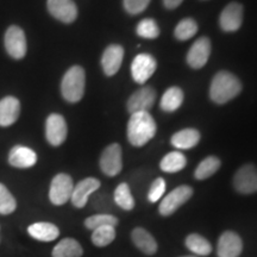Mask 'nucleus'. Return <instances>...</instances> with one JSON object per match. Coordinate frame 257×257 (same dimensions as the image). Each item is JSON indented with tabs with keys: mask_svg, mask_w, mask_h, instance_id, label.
Listing matches in <instances>:
<instances>
[{
	"mask_svg": "<svg viewBox=\"0 0 257 257\" xmlns=\"http://www.w3.org/2000/svg\"><path fill=\"white\" fill-rule=\"evenodd\" d=\"M156 123L149 112H136L127 124V140L134 147H143L156 135Z\"/></svg>",
	"mask_w": 257,
	"mask_h": 257,
	"instance_id": "1",
	"label": "nucleus"
},
{
	"mask_svg": "<svg viewBox=\"0 0 257 257\" xmlns=\"http://www.w3.org/2000/svg\"><path fill=\"white\" fill-rule=\"evenodd\" d=\"M242 91V83L230 72H219L211 82L210 98L218 105H223L236 98Z\"/></svg>",
	"mask_w": 257,
	"mask_h": 257,
	"instance_id": "2",
	"label": "nucleus"
},
{
	"mask_svg": "<svg viewBox=\"0 0 257 257\" xmlns=\"http://www.w3.org/2000/svg\"><path fill=\"white\" fill-rule=\"evenodd\" d=\"M86 75L82 67L74 66L64 74L61 82V93L69 102H78L85 93Z\"/></svg>",
	"mask_w": 257,
	"mask_h": 257,
	"instance_id": "3",
	"label": "nucleus"
},
{
	"mask_svg": "<svg viewBox=\"0 0 257 257\" xmlns=\"http://www.w3.org/2000/svg\"><path fill=\"white\" fill-rule=\"evenodd\" d=\"M193 195V189L187 185L179 186L175 189H173L165 199L161 201L159 211L161 216L168 217L173 214L178 208L187 202Z\"/></svg>",
	"mask_w": 257,
	"mask_h": 257,
	"instance_id": "4",
	"label": "nucleus"
},
{
	"mask_svg": "<svg viewBox=\"0 0 257 257\" xmlns=\"http://www.w3.org/2000/svg\"><path fill=\"white\" fill-rule=\"evenodd\" d=\"M74 189L73 180L69 175L57 174L55 178L53 179L49 189V199L56 206L66 204L67 201L72 198V193Z\"/></svg>",
	"mask_w": 257,
	"mask_h": 257,
	"instance_id": "5",
	"label": "nucleus"
},
{
	"mask_svg": "<svg viewBox=\"0 0 257 257\" xmlns=\"http://www.w3.org/2000/svg\"><path fill=\"white\" fill-rule=\"evenodd\" d=\"M5 48L8 54L16 60L23 59L27 54V38L24 31L17 25H12L5 32Z\"/></svg>",
	"mask_w": 257,
	"mask_h": 257,
	"instance_id": "6",
	"label": "nucleus"
},
{
	"mask_svg": "<svg viewBox=\"0 0 257 257\" xmlns=\"http://www.w3.org/2000/svg\"><path fill=\"white\" fill-rule=\"evenodd\" d=\"M101 172L107 176H115L120 173L123 168V160H121V147L119 144L113 143L106 147L100 156Z\"/></svg>",
	"mask_w": 257,
	"mask_h": 257,
	"instance_id": "7",
	"label": "nucleus"
},
{
	"mask_svg": "<svg viewBox=\"0 0 257 257\" xmlns=\"http://www.w3.org/2000/svg\"><path fill=\"white\" fill-rule=\"evenodd\" d=\"M234 189L240 194H252L257 192V168L245 165L237 170L233 176Z\"/></svg>",
	"mask_w": 257,
	"mask_h": 257,
	"instance_id": "8",
	"label": "nucleus"
},
{
	"mask_svg": "<svg viewBox=\"0 0 257 257\" xmlns=\"http://www.w3.org/2000/svg\"><path fill=\"white\" fill-rule=\"evenodd\" d=\"M157 68L155 57L150 54H140L135 57L131 64V75L138 83H144L153 76Z\"/></svg>",
	"mask_w": 257,
	"mask_h": 257,
	"instance_id": "9",
	"label": "nucleus"
},
{
	"mask_svg": "<svg viewBox=\"0 0 257 257\" xmlns=\"http://www.w3.org/2000/svg\"><path fill=\"white\" fill-rule=\"evenodd\" d=\"M156 100L155 89L150 86L137 89L127 100V110L131 114L136 112H148L153 107Z\"/></svg>",
	"mask_w": 257,
	"mask_h": 257,
	"instance_id": "10",
	"label": "nucleus"
},
{
	"mask_svg": "<svg viewBox=\"0 0 257 257\" xmlns=\"http://www.w3.org/2000/svg\"><path fill=\"white\" fill-rule=\"evenodd\" d=\"M68 128L64 118L61 114L53 113L47 118L46 136L47 141L53 147H59L67 138Z\"/></svg>",
	"mask_w": 257,
	"mask_h": 257,
	"instance_id": "11",
	"label": "nucleus"
},
{
	"mask_svg": "<svg viewBox=\"0 0 257 257\" xmlns=\"http://www.w3.org/2000/svg\"><path fill=\"white\" fill-rule=\"evenodd\" d=\"M48 11L62 23L70 24L78 17V8L73 0H48Z\"/></svg>",
	"mask_w": 257,
	"mask_h": 257,
	"instance_id": "12",
	"label": "nucleus"
},
{
	"mask_svg": "<svg viewBox=\"0 0 257 257\" xmlns=\"http://www.w3.org/2000/svg\"><path fill=\"white\" fill-rule=\"evenodd\" d=\"M211 54V42L207 37H200L193 43L187 53V63L194 69H200L207 63Z\"/></svg>",
	"mask_w": 257,
	"mask_h": 257,
	"instance_id": "13",
	"label": "nucleus"
},
{
	"mask_svg": "<svg viewBox=\"0 0 257 257\" xmlns=\"http://www.w3.org/2000/svg\"><path fill=\"white\" fill-rule=\"evenodd\" d=\"M243 23V6L238 3H230L225 6L219 17L221 30L225 32H234L242 27Z\"/></svg>",
	"mask_w": 257,
	"mask_h": 257,
	"instance_id": "14",
	"label": "nucleus"
},
{
	"mask_svg": "<svg viewBox=\"0 0 257 257\" xmlns=\"http://www.w3.org/2000/svg\"><path fill=\"white\" fill-rule=\"evenodd\" d=\"M100 187V181L95 178H86L81 180L78 185L74 186L72 193V204L76 208H82L87 204L88 198L91 197L92 193Z\"/></svg>",
	"mask_w": 257,
	"mask_h": 257,
	"instance_id": "15",
	"label": "nucleus"
},
{
	"mask_svg": "<svg viewBox=\"0 0 257 257\" xmlns=\"http://www.w3.org/2000/svg\"><path fill=\"white\" fill-rule=\"evenodd\" d=\"M242 250V239L236 232L225 231L219 237L217 245L218 257H238Z\"/></svg>",
	"mask_w": 257,
	"mask_h": 257,
	"instance_id": "16",
	"label": "nucleus"
},
{
	"mask_svg": "<svg viewBox=\"0 0 257 257\" xmlns=\"http://www.w3.org/2000/svg\"><path fill=\"white\" fill-rule=\"evenodd\" d=\"M124 49L119 44H111L106 48L101 56V67L107 76L114 75L123 62Z\"/></svg>",
	"mask_w": 257,
	"mask_h": 257,
	"instance_id": "17",
	"label": "nucleus"
},
{
	"mask_svg": "<svg viewBox=\"0 0 257 257\" xmlns=\"http://www.w3.org/2000/svg\"><path fill=\"white\" fill-rule=\"evenodd\" d=\"M37 155L34 150L28 147L16 146L9 154V163L15 168H31L36 165Z\"/></svg>",
	"mask_w": 257,
	"mask_h": 257,
	"instance_id": "18",
	"label": "nucleus"
},
{
	"mask_svg": "<svg viewBox=\"0 0 257 257\" xmlns=\"http://www.w3.org/2000/svg\"><path fill=\"white\" fill-rule=\"evenodd\" d=\"M21 114V102L15 96H6L0 100V126H10Z\"/></svg>",
	"mask_w": 257,
	"mask_h": 257,
	"instance_id": "19",
	"label": "nucleus"
},
{
	"mask_svg": "<svg viewBox=\"0 0 257 257\" xmlns=\"http://www.w3.org/2000/svg\"><path fill=\"white\" fill-rule=\"evenodd\" d=\"M28 233L32 238L41 240V242H51L55 240L60 234V230L56 225L51 223H35L28 227Z\"/></svg>",
	"mask_w": 257,
	"mask_h": 257,
	"instance_id": "20",
	"label": "nucleus"
},
{
	"mask_svg": "<svg viewBox=\"0 0 257 257\" xmlns=\"http://www.w3.org/2000/svg\"><path fill=\"white\" fill-rule=\"evenodd\" d=\"M131 238L135 245L146 255H154L157 251V243L152 233L148 232L143 227H136L131 233Z\"/></svg>",
	"mask_w": 257,
	"mask_h": 257,
	"instance_id": "21",
	"label": "nucleus"
},
{
	"mask_svg": "<svg viewBox=\"0 0 257 257\" xmlns=\"http://www.w3.org/2000/svg\"><path fill=\"white\" fill-rule=\"evenodd\" d=\"M200 141V133L195 128H184L173 135L172 144L176 149H192Z\"/></svg>",
	"mask_w": 257,
	"mask_h": 257,
	"instance_id": "22",
	"label": "nucleus"
},
{
	"mask_svg": "<svg viewBox=\"0 0 257 257\" xmlns=\"http://www.w3.org/2000/svg\"><path fill=\"white\" fill-rule=\"evenodd\" d=\"M82 246L74 238H64L53 249V257H81Z\"/></svg>",
	"mask_w": 257,
	"mask_h": 257,
	"instance_id": "23",
	"label": "nucleus"
},
{
	"mask_svg": "<svg viewBox=\"0 0 257 257\" xmlns=\"http://www.w3.org/2000/svg\"><path fill=\"white\" fill-rule=\"evenodd\" d=\"M184 102V92L179 87H170L165 92L160 101V106L163 111L174 112L180 108Z\"/></svg>",
	"mask_w": 257,
	"mask_h": 257,
	"instance_id": "24",
	"label": "nucleus"
},
{
	"mask_svg": "<svg viewBox=\"0 0 257 257\" xmlns=\"http://www.w3.org/2000/svg\"><path fill=\"white\" fill-rule=\"evenodd\" d=\"M187 165L186 156L180 152H172L163 157L160 167L166 173H178Z\"/></svg>",
	"mask_w": 257,
	"mask_h": 257,
	"instance_id": "25",
	"label": "nucleus"
},
{
	"mask_svg": "<svg viewBox=\"0 0 257 257\" xmlns=\"http://www.w3.org/2000/svg\"><path fill=\"white\" fill-rule=\"evenodd\" d=\"M186 246L189 251L199 256H207L212 251V246L206 238L200 236V234L192 233L186 238Z\"/></svg>",
	"mask_w": 257,
	"mask_h": 257,
	"instance_id": "26",
	"label": "nucleus"
},
{
	"mask_svg": "<svg viewBox=\"0 0 257 257\" xmlns=\"http://www.w3.org/2000/svg\"><path fill=\"white\" fill-rule=\"evenodd\" d=\"M220 160L216 156H208L202 160L195 169L194 176L197 180H205L210 178L219 169Z\"/></svg>",
	"mask_w": 257,
	"mask_h": 257,
	"instance_id": "27",
	"label": "nucleus"
},
{
	"mask_svg": "<svg viewBox=\"0 0 257 257\" xmlns=\"http://www.w3.org/2000/svg\"><path fill=\"white\" fill-rule=\"evenodd\" d=\"M114 201L118 206L125 211H131L135 207L134 197L127 184L123 182L114 189Z\"/></svg>",
	"mask_w": 257,
	"mask_h": 257,
	"instance_id": "28",
	"label": "nucleus"
},
{
	"mask_svg": "<svg viewBox=\"0 0 257 257\" xmlns=\"http://www.w3.org/2000/svg\"><path fill=\"white\" fill-rule=\"evenodd\" d=\"M115 238V229L113 226H102L93 230L92 242L98 248H104L111 244Z\"/></svg>",
	"mask_w": 257,
	"mask_h": 257,
	"instance_id": "29",
	"label": "nucleus"
},
{
	"mask_svg": "<svg viewBox=\"0 0 257 257\" xmlns=\"http://www.w3.org/2000/svg\"><path fill=\"white\" fill-rule=\"evenodd\" d=\"M198 31V24L194 19L192 18H185L182 19L180 23L176 25L175 28V37L179 41H187L192 38L197 34Z\"/></svg>",
	"mask_w": 257,
	"mask_h": 257,
	"instance_id": "30",
	"label": "nucleus"
},
{
	"mask_svg": "<svg viewBox=\"0 0 257 257\" xmlns=\"http://www.w3.org/2000/svg\"><path fill=\"white\" fill-rule=\"evenodd\" d=\"M118 224V219L112 214H94V216L88 217L85 220V226L89 230H95L102 226H113L115 227Z\"/></svg>",
	"mask_w": 257,
	"mask_h": 257,
	"instance_id": "31",
	"label": "nucleus"
},
{
	"mask_svg": "<svg viewBox=\"0 0 257 257\" xmlns=\"http://www.w3.org/2000/svg\"><path fill=\"white\" fill-rule=\"evenodd\" d=\"M136 31L138 36L148 38V40H155V38L160 36L159 25L152 18H146L141 21L137 25Z\"/></svg>",
	"mask_w": 257,
	"mask_h": 257,
	"instance_id": "32",
	"label": "nucleus"
},
{
	"mask_svg": "<svg viewBox=\"0 0 257 257\" xmlns=\"http://www.w3.org/2000/svg\"><path fill=\"white\" fill-rule=\"evenodd\" d=\"M17 208V201L4 185L0 184V214H11Z\"/></svg>",
	"mask_w": 257,
	"mask_h": 257,
	"instance_id": "33",
	"label": "nucleus"
},
{
	"mask_svg": "<svg viewBox=\"0 0 257 257\" xmlns=\"http://www.w3.org/2000/svg\"><path fill=\"white\" fill-rule=\"evenodd\" d=\"M166 191V181L165 179L157 178L155 181L153 182L152 186H150L149 193H148V199H149L150 202H156L159 201L162 195L165 194Z\"/></svg>",
	"mask_w": 257,
	"mask_h": 257,
	"instance_id": "34",
	"label": "nucleus"
},
{
	"mask_svg": "<svg viewBox=\"0 0 257 257\" xmlns=\"http://www.w3.org/2000/svg\"><path fill=\"white\" fill-rule=\"evenodd\" d=\"M150 2L152 0H124V9L130 15L142 14Z\"/></svg>",
	"mask_w": 257,
	"mask_h": 257,
	"instance_id": "35",
	"label": "nucleus"
},
{
	"mask_svg": "<svg viewBox=\"0 0 257 257\" xmlns=\"http://www.w3.org/2000/svg\"><path fill=\"white\" fill-rule=\"evenodd\" d=\"M182 2H184V0H163V4H165L167 9L174 10L178 8V6L181 5Z\"/></svg>",
	"mask_w": 257,
	"mask_h": 257,
	"instance_id": "36",
	"label": "nucleus"
},
{
	"mask_svg": "<svg viewBox=\"0 0 257 257\" xmlns=\"http://www.w3.org/2000/svg\"><path fill=\"white\" fill-rule=\"evenodd\" d=\"M182 257H195V256H182Z\"/></svg>",
	"mask_w": 257,
	"mask_h": 257,
	"instance_id": "37",
	"label": "nucleus"
}]
</instances>
